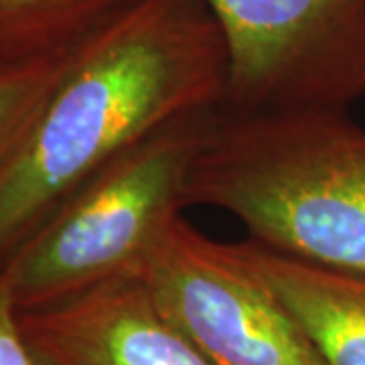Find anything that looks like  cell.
I'll return each instance as SVG.
<instances>
[{
    "instance_id": "obj_1",
    "label": "cell",
    "mask_w": 365,
    "mask_h": 365,
    "mask_svg": "<svg viewBox=\"0 0 365 365\" xmlns=\"http://www.w3.org/2000/svg\"><path fill=\"white\" fill-rule=\"evenodd\" d=\"M227 55L201 0H132L71 53L0 177V268L71 191L182 118L223 106Z\"/></svg>"
},
{
    "instance_id": "obj_2",
    "label": "cell",
    "mask_w": 365,
    "mask_h": 365,
    "mask_svg": "<svg viewBox=\"0 0 365 365\" xmlns=\"http://www.w3.org/2000/svg\"><path fill=\"white\" fill-rule=\"evenodd\" d=\"M182 203L234 215L280 254L365 276V128L347 110L217 108Z\"/></svg>"
},
{
    "instance_id": "obj_3",
    "label": "cell",
    "mask_w": 365,
    "mask_h": 365,
    "mask_svg": "<svg viewBox=\"0 0 365 365\" xmlns=\"http://www.w3.org/2000/svg\"><path fill=\"white\" fill-rule=\"evenodd\" d=\"M211 112L177 120L118 155L26 235L0 268L21 311L140 276L163 227L185 211Z\"/></svg>"
},
{
    "instance_id": "obj_4",
    "label": "cell",
    "mask_w": 365,
    "mask_h": 365,
    "mask_svg": "<svg viewBox=\"0 0 365 365\" xmlns=\"http://www.w3.org/2000/svg\"><path fill=\"white\" fill-rule=\"evenodd\" d=\"M227 55L223 110H347L365 98V0H201Z\"/></svg>"
},
{
    "instance_id": "obj_5",
    "label": "cell",
    "mask_w": 365,
    "mask_h": 365,
    "mask_svg": "<svg viewBox=\"0 0 365 365\" xmlns=\"http://www.w3.org/2000/svg\"><path fill=\"white\" fill-rule=\"evenodd\" d=\"M211 365H327L297 314L235 244L175 215L138 276Z\"/></svg>"
},
{
    "instance_id": "obj_6",
    "label": "cell",
    "mask_w": 365,
    "mask_h": 365,
    "mask_svg": "<svg viewBox=\"0 0 365 365\" xmlns=\"http://www.w3.org/2000/svg\"><path fill=\"white\" fill-rule=\"evenodd\" d=\"M21 321L49 365H211L140 278H116L21 311Z\"/></svg>"
},
{
    "instance_id": "obj_7",
    "label": "cell",
    "mask_w": 365,
    "mask_h": 365,
    "mask_svg": "<svg viewBox=\"0 0 365 365\" xmlns=\"http://www.w3.org/2000/svg\"><path fill=\"white\" fill-rule=\"evenodd\" d=\"M235 246L297 314L327 365H365V276L299 260L250 237Z\"/></svg>"
},
{
    "instance_id": "obj_8",
    "label": "cell",
    "mask_w": 365,
    "mask_h": 365,
    "mask_svg": "<svg viewBox=\"0 0 365 365\" xmlns=\"http://www.w3.org/2000/svg\"><path fill=\"white\" fill-rule=\"evenodd\" d=\"M132 0H0V67L73 51Z\"/></svg>"
},
{
    "instance_id": "obj_9",
    "label": "cell",
    "mask_w": 365,
    "mask_h": 365,
    "mask_svg": "<svg viewBox=\"0 0 365 365\" xmlns=\"http://www.w3.org/2000/svg\"><path fill=\"white\" fill-rule=\"evenodd\" d=\"M73 51L0 67V177L23 148L41 110L66 73Z\"/></svg>"
},
{
    "instance_id": "obj_10",
    "label": "cell",
    "mask_w": 365,
    "mask_h": 365,
    "mask_svg": "<svg viewBox=\"0 0 365 365\" xmlns=\"http://www.w3.org/2000/svg\"><path fill=\"white\" fill-rule=\"evenodd\" d=\"M0 365H49L26 337L11 282L0 270Z\"/></svg>"
}]
</instances>
